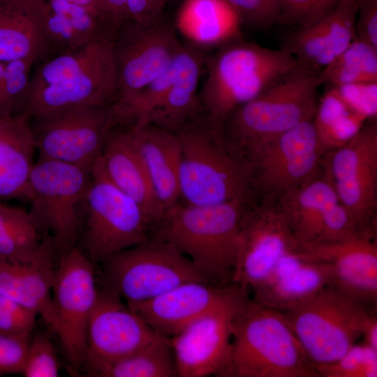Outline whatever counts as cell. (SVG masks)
<instances>
[{
	"instance_id": "6da1fadb",
	"label": "cell",
	"mask_w": 377,
	"mask_h": 377,
	"mask_svg": "<svg viewBox=\"0 0 377 377\" xmlns=\"http://www.w3.org/2000/svg\"><path fill=\"white\" fill-rule=\"evenodd\" d=\"M177 135L181 149L179 182L184 203H251L256 193L249 163L221 124L206 113L201 114Z\"/></svg>"
},
{
	"instance_id": "7a4b0ae2",
	"label": "cell",
	"mask_w": 377,
	"mask_h": 377,
	"mask_svg": "<svg viewBox=\"0 0 377 377\" xmlns=\"http://www.w3.org/2000/svg\"><path fill=\"white\" fill-rule=\"evenodd\" d=\"M251 203L215 205L178 202L167 209L151 235L166 241L188 257L212 284L233 283L242 223Z\"/></svg>"
},
{
	"instance_id": "3957f363",
	"label": "cell",
	"mask_w": 377,
	"mask_h": 377,
	"mask_svg": "<svg viewBox=\"0 0 377 377\" xmlns=\"http://www.w3.org/2000/svg\"><path fill=\"white\" fill-rule=\"evenodd\" d=\"M229 377H318L285 314L248 296L232 321Z\"/></svg>"
},
{
	"instance_id": "277c9868",
	"label": "cell",
	"mask_w": 377,
	"mask_h": 377,
	"mask_svg": "<svg viewBox=\"0 0 377 377\" xmlns=\"http://www.w3.org/2000/svg\"><path fill=\"white\" fill-rule=\"evenodd\" d=\"M218 47L207 62L199 97L205 113L220 124L236 108L300 66L282 48L269 49L241 36Z\"/></svg>"
},
{
	"instance_id": "5b68a950",
	"label": "cell",
	"mask_w": 377,
	"mask_h": 377,
	"mask_svg": "<svg viewBox=\"0 0 377 377\" xmlns=\"http://www.w3.org/2000/svg\"><path fill=\"white\" fill-rule=\"evenodd\" d=\"M321 85L317 73L300 65L232 110L222 123L223 131L243 153L313 119Z\"/></svg>"
},
{
	"instance_id": "8992f818",
	"label": "cell",
	"mask_w": 377,
	"mask_h": 377,
	"mask_svg": "<svg viewBox=\"0 0 377 377\" xmlns=\"http://www.w3.org/2000/svg\"><path fill=\"white\" fill-rule=\"evenodd\" d=\"M153 230V223L140 206L108 177L99 158L90 171L75 246L97 266L145 241Z\"/></svg>"
},
{
	"instance_id": "52a82bcc",
	"label": "cell",
	"mask_w": 377,
	"mask_h": 377,
	"mask_svg": "<svg viewBox=\"0 0 377 377\" xmlns=\"http://www.w3.org/2000/svg\"><path fill=\"white\" fill-rule=\"evenodd\" d=\"M97 282L128 305L151 300L182 283H209L170 243L151 235L104 260Z\"/></svg>"
},
{
	"instance_id": "ba28073f",
	"label": "cell",
	"mask_w": 377,
	"mask_h": 377,
	"mask_svg": "<svg viewBox=\"0 0 377 377\" xmlns=\"http://www.w3.org/2000/svg\"><path fill=\"white\" fill-rule=\"evenodd\" d=\"M90 171L38 158L31 170L26 200L36 225L50 237L58 255L75 246L83 216Z\"/></svg>"
},
{
	"instance_id": "9c48e42d",
	"label": "cell",
	"mask_w": 377,
	"mask_h": 377,
	"mask_svg": "<svg viewBox=\"0 0 377 377\" xmlns=\"http://www.w3.org/2000/svg\"><path fill=\"white\" fill-rule=\"evenodd\" d=\"M371 309L333 286H326L296 307L283 312L314 366L342 356L361 337Z\"/></svg>"
},
{
	"instance_id": "30bf717a",
	"label": "cell",
	"mask_w": 377,
	"mask_h": 377,
	"mask_svg": "<svg viewBox=\"0 0 377 377\" xmlns=\"http://www.w3.org/2000/svg\"><path fill=\"white\" fill-rule=\"evenodd\" d=\"M38 158L58 161L91 170L105 142L124 124L114 101L70 108L31 119Z\"/></svg>"
},
{
	"instance_id": "8fae6325",
	"label": "cell",
	"mask_w": 377,
	"mask_h": 377,
	"mask_svg": "<svg viewBox=\"0 0 377 377\" xmlns=\"http://www.w3.org/2000/svg\"><path fill=\"white\" fill-rule=\"evenodd\" d=\"M313 119L243 152L255 191L265 200L275 201L320 171L324 147Z\"/></svg>"
},
{
	"instance_id": "7c38bea8",
	"label": "cell",
	"mask_w": 377,
	"mask_h": 377,
	"mask_svg": "<svg viewBox=\"0 0 377 377\" xmlns=\"http://www.w3.org/2000/svg\"><path fill=\"white\" fill-rule=\"evenodd\" d=\"M323 172L339 201L365 231L377 207V122L363 124L321 160Z\"/></svg>"
},
{
	"instance_id": "4fadbf2b",
	"label": "cell",
	"mask_w": 377,
	"mask_h": 377,
	"mask_svg": "<svg viewBox=\"0 0 377 377\" xmlns=\"http://www.w3.org/2000/svg\"><path fill=\"white\" fill-rule=\"evenodd\" d=\"M59 257L52 284L56 334L75 370L84 361L88 322L98 297L96 266L76 246Z\"/></svg>"
},
{
	"instance_id": "5bb4252c",
	"label": "cell",
	"mask_w": 377,
	"mask_h": 377,
	"mask_svg": "<svg viewBox=\"0 0 377 377\" xmlns=\"http://www.w3.org/2000/svg\"><path fill=\"white\" fill-rule=\"evenodd\" d=\"M182 45L177 29L162 17L147 24L125 23L113 40L117 75L115 101L133 95L163 73Z\"/></svg>"
},
{
	"instance_id": "9a60e30c",
	"label": "cell",
	"mask_w": 377,
	"mask_h": 377,
	"mask_svg": "<svg viewBox=\"0 0 377 377\" xmlns=\"http://www.w3.org/2000/svg\"><path fill=\"white\" fill-rule=\"evenodd\" d=\"M320 171L275 200L299 244L344 240L369 232L360 228Z\"/></svg>"
},
{
	"instance_id": "2e32d148",
	"label": "cell",
	"mask_w": 377,
	"mask_h": 377,
	"mask_svg": "<svg viewBox=\"0 0 377 377\" xmlns=\"http://www.w3.org/2000/svg\"><path fill=\"white\" fill-rule=\"evenodd\" d=\"M298 249L299 243L275 201L249 206L240 228L233 283L251 291L285 255Z\"/></svg>"
},
{
	"instance_id": "e0dca14e",
	"label": "cell",
	"mask_w": 377,
	"mask_h": 377,
	"mask_svg": "<svg viewBox=\"0 0 377 377\" xmlns=\"http://www.w3.org/2000/svg\"><path fill=\"white\" fill-rule=\"evenodd\" d=\"M249 296L242 290L232 299L193 321L169 338L175 355L177 376L229 377L232 321Z\"/></svg>"
},
{
	"instance_id": "ac0fdd59",
	"label": "cell",
	"mask_w": 377,
	"mask_h": 377,
	"mask_svg": "<svg viewBox=\"0 0 377 377\" xmlns=\"http://www.w3.org/2000/svg\"><path fill=\"white\" fill-rule=\"evenodd\" d=\"M161 334L116 293L98 288L87 330L83 365L94 376L105 365L152 342Z\"/></svg>"
},
{
	"instance_id": "d6986e66",
	"label": "cell",
	"mask_w": 377,
	"mask_h": 377,
	"mask_svg": "<svg viewBox=\"0 0 377 377\" xmlns=\"http://www.w3.org/2000/svg\"><path fill=\"white\" fill-rule=\"evenodd\" d=\"M242 290L236 284L221 286L191 281L151 300L127 305L158 333L171 338Z\"/></svg>"
},
{
	"instance_id": "ffe728a7",
	"label": "cell",
	"mask_w": 377,
	"mask_h": 377,
	"mask_svg": "<svg viewBox=\"0 0 377 377\" xmlns=\"http://www.w3.org/2000/svg\"><path fill=\"white\" fill-rule=\"evenodd\" d=\"M299 248L331 266L332 286L364 303H376L377 244L373 232L344 240L299 244Z\"/></svg>"
},
{
	"instance_id": "44dd1931",
	"label": "cell",
	"mask_w": 377,
	"mask_h": 377,
	"mask_svg": "<svg viewBox=\"0 0 377 377\" xmlns=\"http://www.w3.org/2000/svg\"><path fill=\"white\" fill-rule=\"evenodd\" d=\"M117 93V75L112 45L83 72L31 91L20 114L33 119L73 107L109 104L115 101Z\"/></svg>"
},
{
	"instance_id": "7402d4cb",
	"label": "cell",
	"mask_w": 377,
	"mask_h": 377,
	"mask_svg": "<svg viewBox=\"0 0 377 377\" xmlns=\"http://www.w3.org/2000/svg\"><path fill=\"white\" fill-rule=\"evenodd\" d=\"M356 17L355 0H343L322 18L286 35L281 48L318 73L354 39Z\"/></svg>"
},
{
	"instance_id": "603a6c76",
	"label": "cell",
	"mask_w": 377,
	"mask_h": 377,
	"mask_svg": "<svg viewBox=\"0 0 377 377\" xmlns=\"http://www.w3.org/2000/svg\"><path fill=\"white\" fill-rule=\"evenodd\" d=\"M331 266L307 256L300 248L285 255L253 290L256 302L285 312L332 285Z\"/></svg>"
},
{
	"instance_id": "cb8c5ba5",
	"label": "cell",
	"mask_w": 377,
	"mask_h": 377,
	"mask_svg": "<svg viewBox=\"0 0 377 377\" xmlns=\"http://www.w3.org/2000/svg\"><path fill=\"white\" fill-rule=\"evenodd\" d=\"M100 160L110 180L140 206L154 229L165 209L155 195L129 128L112 131Z\"/></svg>"
},
{
	"instance_id": "d4e9b609",
	"label": "cell",
	"mask_w": 377,
	"mask_h": 377,
	"mask_svg": "<svg viewBox=\"0 0 377 377\" xmlns=\"http://www.w3.org/2000/svg\"><path fill=\"white\" fill-rule=\"evenodd\" d=\"M133 144L165 212L180 202V144L177 133L152 124L129 128Z\"/></svg>"
},
{
	"instance_id": "484cf974",
	"label": "cell",
	"mask_w": 377,
	"mask_h": 377,
	"mask_svg": "<svg viewBox=\"0 0 377 377\" xmlns=\"http://www.w3.org/2000/svg\"><path fill=\"white\" fill-rule=\"evenodd\" d=\"M205 64L198 49L182 45L174 61L175 73L169 89L146 124L177 133L201 114L198 86Z\"/></svg>"
},
{
	"instance_id": "4316f807",
	"label": "cell",
	"mask_w": 377,
	"mask_h": 377,
	"mask_svg": "<svg viewBox=\"0 0 377 377\" xmlns=\"http://www.w3.org/2000/svg\"><path fill=\"white\" fill-rule=\"evenodd\" d=\"M47 0H13L0 6V62L46 57Z\"/></svg>"
},
{
	"instance_id": "83f0119b",
	"label": "cell",
	"mask_w": 377,
	"mask_h": 377,
	"mask_svg": "<svg viewBox=\"0 0 377 377\" xmlns=\"http://www.w3.org/2000/svg\"><path fill=\"white\" fill-rule=\"evenodd\" d=\"M36 150L30 118L0 117V200H26Z\"/></svg>"
},
{
	"instance_id": "f1b7e54d",
	"label": "cell",
	"mask_w": 377,
	"mask_h": 377,
	"mask_svg": "<svg viewBox=\"0 0 377 377\" xmlns=\"http://www.w3.org/2000/svg\"><path fill=\"white\" fill-rule=\"evenodd\" d=\"M58 252L44 237L30 212L0 200V258L18 263L55 269Z\"/></svg>"
},
{
	"instance_id": "f546056e",
	"label": "cell",
	"mask_w": 377,
	"mask_h": 377,
	"mask_svg": "<svg viewBox=\"0 0 377 377\" xmlns=\"http://www.w3.org/2000/svg\"><path fill=\"white\" fill-rule=\"evenodd\" d=\"M54 271L0 258V293L36 312L56 333L57 323L52 303Z\"/></svg>"
},
{
	"instance_id": "4dcf8cb0",
	"label": "cell",
	"mask_w": 377,
	"mask_h": 377,
	"mask_svg": "<svg viewBox=\"0 0 377 377\" xmlns=\"http://www.w3.org/2000/svg\"><path fill=\"white\" fill-rule=\"evenodd\" d=\"M177 27L199 45L219 46L241 36L238 18L224 0H186Z\"/></svg>"
},
{
	"instance_id": "1f68e13d",
	"label": "cell",
	"mask_w": 377,
	"mask_h": 377,
	"mask_svg": "<svg viewBox=\"0 0 377 377\" xmlns=\"http://www.w3.org/2000/svg\"><path fill=\"white\" fill-rule=\"evenodd\" d=\"M98 377H174L177 376L170 340L160 335L137 351L99 369Z\"/></svg>"
},
{
	"instance_id": "d6a6232c",
	"label": "cell",
	"mask_w": 377,
	"mask_h": 377,
	"mask_svg": "<svg viewBox=\"0 0 377 377\" xmlns=\"http://www.w3.org/2000/svg\"><path fill=\"white\" fill-rule=\"evenodd\" d=\"M113 45L108 39H96L77 49L40 60L31 77L29 93L57 84L76 75L93 65Z\"/></svg>"
},
{
	"instance_id": "836d02e7",
	"label": "cell",
	"mask_w": 377,
	"mask_h": 377,
	"mask_svg": "<svg viewBox=\"0 0 377 377\" xmlns=\"http://www.w3.org/2000/svg\"><path fill=\"white\" fill-rule=\"evenodd\" d=\"M322 84L341 86L377 82V48L354 38L348 46L318 73Z\"/></svg>"
},
{
	"instance_id": "e575fe53",
	"label": "cell",
	"mask_w": 377,
	"mask_h": 377,
	"mask_svg": "<svg viewBox=\"0 0 377 377\" xmlns=\"http://www.w3.org/2000/svg\"><path fill=\"white\" fill-rule=\"evenodd\" d=\"M330 86L318 102L313 119L323 147L334 140L342 144L364 124V119L343 101L334 86Z\"/></svg>"
},
{
	"instance_id": "d590c367",
	"label": "cell",
	"mask_w": 377,
	"mask_h": 377,
	"mask_svg": "<svg viewBox=\"0 0 377 377\" xmlns=\"http://www.w3.org/2000/svg\"><path fill=\"white\" fill-rule=\"evenodd\" d=\"M50 8L63 17L84 43L96 39L114 40L117 31L96 9L66 0H47Z\"/></svg>"
},
{
	"instance_id": "8d00e7d4",
	"label": "cell",
	"mask_w": 377,
	"mask_h": 377,
	"mask_svg": "<svg viewBox=\"0 0 377 377\" xmlns=\"http://www.w3.org/2000/svg\"><path fill=\"white\" fill-rule=\"evenodd\" d=\"M36 63L32 59L4 63L0 117H11L21 114L29 94L31 70Z\"/></svg>"
},
{
	"instance_id": "74e56055",
	"label": "cell",
	"mask_w": 377,
	"mask_h": 377,
	"mask_svg": "<svg viewBox=\"0 0 377 377\" xmlns=\"http://www.w3.org/2000/svg\"><path fill=\"white\" fill-rule=\"evenodd\" d=\"M315 368L323 377H376L377 350L355 343L337 360Z\"/></svg>"
},
{
	"instance_id": "f35d334b",
	"label": "cell",
	"mask_w": 377,
	"mask_h": 377,
	"mask_svg": "<svg viewBox=\"0 0 377 377\" xmlns=\"http://www.w3.org/2000/svg\"><path fill=\"white\" fill-rule=\"evenodd\" d=\"M235 13L240 26L263 31L281 24L279 0H224Z\"/></svg>"
},
{
	"instance_id": "ab89813d",
	"label": "cell",
	"mask_w": 377,
	"mask_h": 377,
	"mask_svg": "<svg viewBox=\"0 0 377 377\" xmlns=\"http://www.w3.org/2000/svg\"><path fill=\"white\" fill-rule=\"evenodd\" d=\"M60 366L54 347L44 333L31 336L24 367L25 377H57Z\"/></svg>"
},
{
	"instance_id": "60d3db41",
	"label": "cell",
	"mask_w": 377,
	"mask_h": 377,
	"mask_svg": "<svg viewBox=\"0 0 377 377\" xmlns=\"http://www.w3.org/2000/svg\"><path fill=\"white\" fill-rule=\"evenodd\" d=\"M43 34L47 48L45 58L74 50L87 43L63 17L50 8L49 4L43 21Z\"/></svg>"
},
{
	"instance_id": "b9f144b4",
	"label": "cell",
	"mask_w": 377,
	"mask_h": 377,
	"mask_svg": "<svg viewBox=\"0 0 377 377\" xmlns=\"http://www.w3.org/2000/svg\"><path fill=\"white\" fill-rule=\"evenodd\" d=\"M343 0H279L281 24L295 27H306L322 18Z\"/></svg>"
},
{
	"instance_id": "7bdbcfd3",
	"label": "cell",
	"mask_w": 377,
	"mask_h": 377,
	"mask_svg": "<svg viewBox=\"0 0 377 377\" xmlns=\"http://www.w3.org/2000/svg\"><path fill=\"white\" fill-rule=\"evenodd\" d=\"M38 316L0 293V332L31 339Z\"/></svg>"
},
{
	"instance_id": "ee69618b",
	"label": "cell",
	"mask_w": 377,
	"mask_h": 377,
	"mask_svg": "<svg viewBox=\"0 0 377 377\" xmlns=\"http://www.w3.org/2000/svg\"><path fill=\"white\" fill-rule=\"evenodd\" d=\"M343 101L364 119L376 114L377 82H360L334 86Z\"/></svg>"
},
{
	"instance_id": "f6af8a7d",
	"label": "cell",
	"mask_w": 377,
	"mask_h": 377,
	"mask_svg": "<svg viewBox=\"0 0 377 377\" xmlns=\"http://www.w3.org/2000/svg\"><path fill=\"white\" fill-rule=\"evenodd\" d=\"M30 340L0 332V376L22 375Z\"/></svg>"
},
{
	"instance_id": "bcb514c9",
	"label": "cell",
	"mask_w": 377,
	"mask_h": 377,
	"mask_svg": "<svg viewBox=\"0 0 377 377\" xmlns=\"http://www.w3.org/2000/svg\"><path fill=\"white\" fill-rule=\"evenodd\" d=\"M355 36L377 48V0H355Z\"/></svg>"
},
{
	"instance_id": "7dc6e473",
	"label": "cell",
	"mask_w": 377,
	"mask_h": 377,
	"mask_svg": "<svg viewBox=\"0 0 377 377\" xmlns=\"http://www.w3.org/2000/svg\"><path fill=\"white\" fill-rule=\"evenodd\" d=\"M165 0H127L128 22L139 24L154 22L161 18Z\"/></svg>"
},
{
	"instance_id": "c3c4849f",
	"label": "cell",
	"mask_w": 377,
	"mask_h": 377,
	"mask_svg": "<svg viewBox=\"0 0 377 377\" xmlns=\"http://www.w3.org/2000/svg\"><path fill=\"white\" fill-rule=\"evenodd\" d=\"M98 11L117 31L128 22L127 0H96Z\"/></svg>"
},
{
	"instance_id": "681fc988",
	"label": "cell",
	"mask_w": 377,
	"mask_h": 377,
	"mask_svg": "<svg viewBox=\"0 0 377 377\" xmlns=\"http://www.w3.org/2000/svg\"><path fill=\"white\" fill-rule=\"evenodd\" d=\"M361 337L364 343L377 350V316L374 309L367 314L363 323Z\"/></svg>"
},
{
	"instance_id": "f907efd6",
	"label": "cell",
	"mask_w": 377,
	"mask_h": 377,
	"mask_svg": "<svg viewBox=\"0 0 377 377\" xmlns=\"http://www.w3.org/2000/svg\"><path fill=\"white\" fill-rule=\"evenodd\" d=\"M66 1L97 10L96 5V0H66Z\"/></svg>"
},
{
	"instance_id": "816d5d0a",
	"label": "cell",
	"mask_w": 377,
	"mask_h": 377,
	"mask_svg": "<svg viewBox=\"0 0 377 377\" xmlns=\"http://www.w3.org/2000/svg\"><path fill=\"white\" fill-rule=\"evenodd\" d=\"M3 71H4V63L0 62V101H1V96Z\"/></svg>"
},
{
	"instance_id": "f5cc1de1",
	"label": "cell",
	"mask_w": 377,
	"mask_h": 377,
	"mask_svg": "<svg viewBox=\"0 0 377 377\" xmlns=\"http://www.w3.org/2000/svg\"><path fill=\"white\" fill-rule=\"evenodd\" d=\"M13 0H0V6L1 5H3V4H5V3H7L10 1H12Z\"/></svg>"
},
{
	"instance_id": "db71d44e",
	"label": "cell",
	"mask_w": 377,
	"mask_h": 377,
	"mask_svg": "<svg viewBox=\"0 0 377 377\" xmlns=\"http://www.w3.org/2000/svg\"><path fill=\"white\" fill-rule=\"evenodd\" d=\"M167 1H169V0H165V2H166Z\"/></svg>"
}]
</instances>
